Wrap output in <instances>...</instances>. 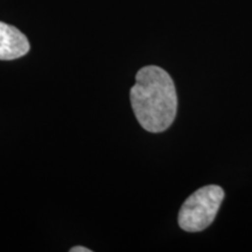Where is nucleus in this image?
<instances>
[{"label":"nucleus","instance_id":"nucleus-3","mask_svg":"<svg viewBox=\"0 0 252 252\" xmlns=\"http://www.w3.org/2000/svg\"><path fill=\"white\" fill-rule=\"evenodd\" d=\"M30 42L18 28L0 21V60L11 61L30 52Z\"/></svg>","mask_w":252,"mask_h":252},{"label":"nucleus","instance_id":"nucleus-1","mask_svg":"<svg viewBox=\"0 0 252 252\" xmlns=\"http://www.w3.org/2000/svg\"><path fill=\"white\" fill-rule=\"evenodd\" d=\"M130 100L135 118L146 131L160 133L174 122L178 96L171 75L157 65L141 68L135 75Z\"/></svg>","mask_w":252,"mask_h":252},{"label":"nucleus","instance_id":"nucleus-2","mask_svg":"<svg viewBox=\"0 0 252 252\" xmlns=\"http://www.w3.org/2000/svg\"><path fill=\"white\" fill-rule=\"evenodd\" d=\"M224 190L217 185L197 189L182 204L179 213V225L187 232L207 229L215 220L224 198Z\"/></svg>","mask_w":252,"mask_h":252},{"label":"nucleus","instance_id":"nucleus-4","mask_svg":"<svg viewBox=\"0 0 252 252\" xmlns=\"http://www.w3.org/2000/svg\"><path fill=\"white\" fill-rule=\"evenodd\" d=\"M70 252H91V250L84 247H75L70 249Z\"/></svg>","mask_w":252,"mask_h":252}]
</instances>
